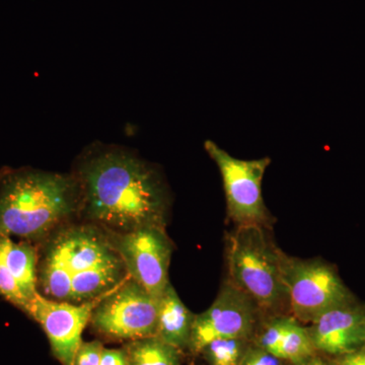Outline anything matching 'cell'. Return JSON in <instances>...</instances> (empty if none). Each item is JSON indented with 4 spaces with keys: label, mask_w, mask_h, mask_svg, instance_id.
Segmentation results:
<instances>
[{
    "label": "cell",
    "mask_w": 365,
    "mask_h": 365,
    "mask_svg": "<svg viewBox=\"0 0 365 365\" xmlns=\"http://www.w3.org/2000/svg\"><path fill=\"white\" fill-rule=\"evenodd\" d=\"M314 351L316 349L307 329L300 326L299 321L290 317L287 331L276 356L283 361L300 365L316 355Z\"/></svg>",
    "instance_id": "15"
},
{
    "label": "cell",
    "mask_w": 365,
    "mask_h": 365,
    "mask_svg": "<svg viewBox=\"0 0 365 365\" xmlns=\"http://www.w3.org/2000/svg\"><path fill=\"white\" fill-rule=\"evenodd\" d=\"M283 365H285V364H283Z\"/></svg>",
    "instance_id": "24"
},
{
    "label": "cell",
    "mask_w": 365,
    "mask_h": 365,
    "mask_svg": "<svg viewBox=\"0 0 365 365\" xmlns=\"http://www.w3.org/2000/svg\"><path fill=\"white\" fill-rule=\"evenodd\" d=\"M85 222L110 234L165 227L169 193L160 172L114 144L91 143L74 163Z\"/></svg>",
    "instance_id": "1"
},
{
    "label": "cell",
    "mask_w": 365,
    "mask_h": 365,
    "mask_svg": "<svg viewBox=\"0 0 365 365\" xmlns=\"http://www.w3.org/2000/svg\"><path fill=\"white\" fill-rule=\"evenodd\" d=\"M259 314L260 309L253 299L227 279L210 307L196 314L189 349L201 353L213 340L248 339L253 333Z\"/></svg>",
    "instance_id": "9"
},
{
    "label": "cell",
    "mask_w": 365,
    "mask_h": 365,
    "mask_svg": "<svg viewBox=\"0 0 365 365\" xmlns=\"http://www.w3.org/2000/svg\"><path fill=\"white\" fill-rule=\"evenodd\" d=\"M128 278L111 235L93 223H67L44 241L38 292L48 299L83 304L100 299Z\"/></svg>",
    "instance_id": "2"
},
{
    "label": "cell",
    "mask_w": 365,
    "mask_h": 365,
    "mask_svg": "<svg viewBox=\"0 0 365 365\" xmlns=\"http://www.w3.org/2000/svg\"><path fill=\"white\" fill-rule=\"evenodd\" d=\"M283 360L278 359L275 355L271 354L259 347L257 349L250 350L245 354L241 365H283Z\"/></svg>",
    "instance_id": "20"
},
{
    "label": "cell",
    "mask_w": 365,
    "mask_h": 365,
    "mask_svg": "<svg viewBox=\"0 0 365 365\" xmlns=\"http://www.w3.org/2000/svg\"><path fill=\"white\" fill-rule=\"evenodd\" d=\"M246 340L237 338L213 340L201 353L205 355L210 365H241L247 352Z\"/></svg>",
    "instance_id": "16"
},
{
    "label": "cell",
    "mask_w": 365,
    "mask_h": 365,
    "mask_svg": "<svg viewBox=\"0 0 365 365\" xmlns=\"http://www.w3.org/2000/svg\"><path fill=\"white\" fill-rule=\"evenodd\" d=\"M194 319L195 316L185 306L170 283L158 299L155 337L179 350L189 348Z\"/></svg>",
    "instance_id": "12"
},
{
    "label": "cell",
    "mask_w": 365,
    "mask_h": 365,
    "mask_svg": "<svg viewBox=\"0 0 365 365\" xmlns=\"http://www.w3.org/2000/svg\"><path fill=\"white\" fill-rule=\"evenodd\" d=\"M126 350L128 365H180V350L160 338L148 337L130 341Z\"/></svg>",
    "instance_id": "14"
},
{
    "label": "cell",
    "mask_w": 365,
    "mask_h": 365,
    "mask_svg": "<svg viewBox=\"0 0 365 365\" xmlns=\"http://www.w3.org/2000/svg\"><path fill=\"white\" fill-rule=\"evenodd\" d=\"M158 313V299L128 276L100 300L90 323L109 339L139 340L155 336Z\"/></svg>",
    "instance_id": "7"
},
{
    "label": "cell",
    "mask_w": 365,
    "mask_h": 365,
    "mask_svg": "<svg viewBox=\"0 0 365 365\" xmlns=\"http://www.w3.org/2000/svg\"><path fill=\"white\" fill-rule=\"evenodd\" d=\"M300 365H330V364H327L325 360L321 359V357L316 356L314 355L313 357H311L309 360H307L306 362Z\"/></svg>",
    "instance_id": "23"
},
{
    "label": "cell",
    "mask_w": 365,
    "mask_h": 365,
    "mask_svg": "<svg viewBox=\"0 0 365 365\" xmlns=\"http://www.w3.org/2000/svg\"><path fill=\"white\" fill-rule=\"evenodd\" d=\"M365 307L356 302L322 314L307 329L314 349L340 356L365 345Z\"/></svg>",
    "instance_id": "11"
},
{
    "label": "cell",
    "mask_w": 365,
    "mask_h": 365,
    "mask_svg": "<svg viewBox=\"0 0 365 365\" xmlns=\"http://www.w3.org/2000/svg\"><path fill=\"white\" fill-rule=\"evenodd\" d=\"M107 295V294H106ZM104 295V297H106ZM100 299L83 304L58 302L38 292L24 312L35 319L47 335L54 356L62 365H74L83 331Z\"/></svg>",
    "instance_id": "10"
},
{
    "label": "cell",
    "mask_w": 365,
    "mask_h": 365,
    "mask_svg": "<svg viewBox=\"0 0 365 365\" xmlns=\"http://www.w3.org/2000/svg\"><path fill=\"white\" fill-rule=\"evenodd\" d=\"M282 272L292 318L311 324L322 314L356 302L337 270L319 259L282 253Z\"/></svg>",
    "instance_id": "5"
},
{
    "label": "cell",
    "mask_w": 365,
    "mask_h": 365,
    "mask_svg": "<svg viewBox=\"0 0 365 365\" xmlns=\"http://www.w3.org/2000/svg\"><path fill=\"white\" fill-rule=\"evenodd\" d=\"M100 365H128V356L125 349H103Z\"/></svg>",
    "instance_id": "21"
},
{
    "label": "cell",
    "mask_w": 365,
    "mask_h": 365,
    "mask_svg": "<svg viewBox=\"0 0 365 365\" xmlns=\"http://www.w3.org/2000/svg\"><path fill=\"white\" fill-rule=\"evenodd\" d=\"M110 235L129 277L160 299L170 284L173 254V244L165 227H146Z\"/></svg>",
    "instance_id": "8"
},
{
    "label": "cell",
    "mask_w": 365,
    "mask_h": 365,
    "mask_svg": "<svg viewBox=\"0 0 365 365\" xmlns=\"http://www.w3.org/2000/svg\"><path fill=\"white\" fill-rule=\"evenodd\" d=\"M364 326H365V324H364Z\"/></svg>",
    "instance_id": "25"
},
{
    "label": "cell",
    "mask_w": 365,
    "mask_h": 365,
    "mask_svg": "<svg viewBox=\"0 0 365 365\" xmlns=\"http://www.w3.org/2000/svg\"><path fill=\"white\" fill-rule=\"evenodd\" d=\"M81 213L73 174L23 168L0 173V237L44 242Z\"/></svg>",
    "instance_id": "3"
},
{
    "label": "cell",
    "mask_w": 365,
    "mask_h": 365,
    "mask_svg": "<svg viewBox=\"0 0 365 365\" xmlns=\"http://www.w3.org/2000/svg\"><path fill=\"white\" fill-rule=\"evenodd\" d=\"M0 294L7 302H11L23 311L29 302L18 281L11 275L6 264L2 261L1 256H0Z\"/></svg>",
    "instance_id": "18"
},
{
    "label": "cell",
    "mask_w": 365,
    "mask_h": 365,
    "mask_svg": "<svg viewBox=\"0 0 365 365\" xmlns=\"http://www.w3.org/2000/svg\"><path fill=\"white\" fill-rule=\"evenodd\" d=\"M204 148L222 175L228 220H232L235 227L262 225L267 227L271 216L264 202L262 181L271 158L239 160L212 140H206Z\"/></svg>",
    "instance_id": "6"
},
{
    "label": "cell",
    "mask_w": 365,
    "mask_h": 365,
    "mask_svg": "<svg viewBox=\"0 0 365 365\" xmlns=\"http://www.w3.org/2000/svg\"><path fill=\"white\" fill-rule=\"evenodd\" d=\"M290 317H278L266 326L259 339V347L271 354H277L283 336L287 331ZM277 357V356H276Z\"/></svg>",
    "instance_id": "17"
},
{
    "label": "cell",
    "mask_w": 365,
    "mask_h": 365,
    "mask_svg": "<svg viewBox=\"0 0 365 365\" xmlns=\"http://www.w3.org/2000/svg\"><path fill=\"white\" fill-rule=\"evenodd\" d=\"M104 346L98 341L81 343L74 359V365H100Z\"/></svg>",
    "instance_id": "19"
},
{
    "label": "cell",
    "mask_w": 365,
    "mask_h": 365,
    "mask_svg": "<svg viewBox=\"0 0 365 365\" xmlns=\"http://www.w3.org/2000/svg\"><path fill=\"white\" fill-rule=\"evenodd\" d=\"M0 256L30 302L38 292L39 253L31 242L0 237Z\"/></svg>",
    "instance_id": "13"
},
{
    "label": "cell",
    "mask_w": 365,
    "mask_h": 365,
    "mask_svg": "<svg viewBox=\"0 0 365 365\" xmlns=\"http://www.w3.org/2000/svg\"><path fill=\"white\" fill-rule=\"evenodd\" d=\"M267 228L241 225L227 235L228 279L248 294L260 312L277 314L288 309L283 252L269 237Z\"/></svg>",
    "instance_id": "4"
},
{
    "label": "cell",
    "mask_w": 365,
    "mask_h": 365,
    "mask_svg": "<svg viewBox=\"0 0 365 365\" xmlns=\"http://www.w3.org/2000/svg\"><path fill=\"white\" fill-rule=\"evenodd\" d=\"M330 365H365V345L354 351L336 356Z\"/></svg>",
    "instance_id": "22"
}]
</instances>
